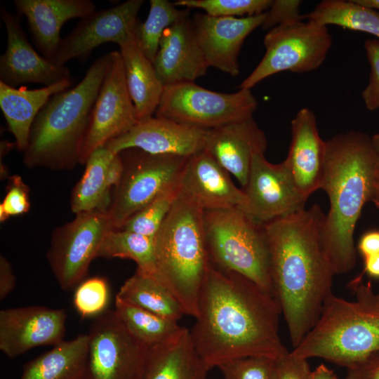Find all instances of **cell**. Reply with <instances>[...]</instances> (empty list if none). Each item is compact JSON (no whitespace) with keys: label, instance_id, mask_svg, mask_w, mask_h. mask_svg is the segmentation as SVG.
I'll return each instance as SVG.
<instances>
[{"label":"cell","instance_id":"cell-25","mask_svg":"<svg viewBox=\"0 0 379 379\" xmlns=\"http://www.w3.org/2000/svg\"><path fill=\"white\" fill-rule=\"evenodd\" d=\"M119 46L128 91L140 121L155 114L164 86L157 74L152 62L140 48L136 32Z\"/></svg>","mask_w":379,"mask_h":379},{"label":"cell","instance_id":"cell-22","mask_svg":"<svg viewBox=\"0 0 379 379\" xmlns=\"http://www.w3.org/2000/svg\"><path fill=\"white\" fill-rule=\"evenodd\" d=\"M152 63L164 86L194 82L206 73L208 66L189 16L164 31Z\"/></svg>","mask_w":379,"mask_h":379},{"label":"cell","instance_id":"cell-7","mask_svg":"<svg viewBox=\"0 0 379 379\" xmlns=\"http://www.w3.org/2000/svg\"><path fill=\"white\" fill-rule=\"evenodd\" d=\"M203 220L209 262L249 279L274 298L263 224L237 208L204 211Z\"/></svg>","mask_w":379,"mask_h":379},{"label":"cell","instance_id":"cell-32","mask_svg":"<svg viewBox=\"0 0 379 379\" xmlns=\"http://www.w3.org/2000/svg\"><path fill=\"white\" fill-rule=\"evenodd\" d=\"M114 311L127 330L149 347L169 341L183 328L178 321L135 306L118 296L115 298Z\"/></svg>","mask_w":379,"mask_h":379},{"label":"cell","instance_id":"cell-42","mask_svg":"<svg viewBox=\"0 0 379 379\" xmlns=\"http://www.w3.org/2000/svg\"><path fill=\"white\" fill-rule=\"evenodd\" d=\"M311 370L307 359L290 352L277 359L276 379H310Z\"/></svg>","mask_w":379,"mask_h":379},{"label":"cell","instance_id":"cell-24","mask_svg":"<svg viewBox=\"0 0 379 379\" xmlns=\"http://www.w3.org/2000/svg\"><path fill=\"white\" fill-rule=\"evenodd\" d=\"M291 140L286 159L297 189L305 198L320 189L326 142L319 135L314 112L300 109L291 124Z\"/></svg>","mask_w":379,"mask_h":379},{"label":"cell","instance_id":"cell-3","mask_svg":"<svg viewBox=\"0 0 379 379\" xmlns=\"http://www.w3.org/2000/svg\"><path fill=\"white\" fill-rule=\"evenodd\" d=\"M326 142L320 189L327 194L321 241L334 274L351 271L357 262L354 232L364 206L371 201L379 160L371 137L361 131L340 133Z\"/></svg>","mask_w":379,"mask_h":379},{"label":"cell","instance_id":"cell-45","mask_svg":"<svg viewBox=\"0 0 379 379\" xmlns=\"http://www.w3.org/2000/svg\"><path fill=\"white\" fill-rule=\"evenodd\" d=\"M357 249L363 258L379 253V230L365 232L358 242Z\"/></svg>","mask_w":379,"mask_h":379},{"label":"cell","instance_id":"cell-29","mask_svg":"<svg viewBox=\"0 0 379 379\" xmlns=\"http://www.w3.org/2000/svg\"><path fill=\"white\" fill-rule=\"evenodd\" d=\"M114 155L105 146L90 154L83 175L72 192L70 207L73 213L108 211L112 197L107 187V173Z\"/></svg>","mask_w":379,"mask_h":379},{"label":"cell","instance_id":"cell-20","mask_svg":"<svg viewBox=\"0 0 379 379\" xmlns=\"http://www.w3.org/2000/svg\"><path fill=\"white\" fill-rule=\"evenodd\" d=\"M206 130L151 117L104 146L114 154L136 148L154 154L190 157L204 150Z\"/></svg>","mask_w":379,"mask_h":379},{"label":"cell","instance_id":"cell-4","mask_svg":"<svg viewBox=\"0 0 379 379\" xmlns=\"http://www.w3.org/2000/svg\"><path fill=\"white\" fill-rule=\"evenodd\" d=\"M112 53L97 58L73 88L52 95L37 114L23 156L28 168L71 169L80 164L92 109Z\"/></svg>","mask_w":379,"mask_h":379},{"label":"cell","instance_id":"cell-50","mask_svg":"<svg viewBox=\"0 0 379 379\" xmlns=\"http://www.w3.org/2000/svg\"><path fill=\"white\" fill-rule=\"evenodd\" d=\"M371 201L379 208V173L378 174Z\"/></svg>","mask_w":379,"mask_h":379},{"label":"cell","instance_id":"cell-8","mask_svg":"<svg viewBox=\"0 0 379 379\" xmlns=\"http://www.w3.org/2000/svg\"><path fill=\"white\" fill-rule=\"evenodd\" d=\"M263 43V58L240 88L251 89L279 72L303 73L317 69L326 58L332 37L327 26L310 20H296L268 30Z\"/></svg>","mask_w":379,"mask_h":379},{"label":"cell","instance_id":"cell-13","mask_svg":"<svg viewBox=\"0 0 379 379\" xmlns=\"http://www.w3.org/2000/svg\"><path fill=\"white\" fill-rule=\"evenodd\" d=\"M112 53V61L97 95L82 144V164L94 150L126 133L138 122L128 91L121 55L117 51Z\"/></svg>","mask_w":379,"mask_h":379},{"label":"cell","instance_id":"cell-1","mask_svg":"<svg viewBox=\"0 0 379 379\" xmlns=\"http://www.w3.org/2000/svg\"><path fill=\"white\" fill-rule=\"evenodd\" d=\"M281 314L277 300L253 281L209 262L191 340L208 371L237 358L278 359L289 352L279 334Z\"/></svg>","mask_w":379,"mask_h":379},{"label":"cell","instance_id":"cell-51","mask_svg":"<svg viewBox=\"0 0 379 379\" xmlns=\"http://www.w3.org/2000/svg\"><path fill=\"white\" fill-rule=\"evenodd\" d=\"M373 149L379 160V133L371 137Z\"/></svg>","mask_w":379,"mask_h":379},{"label":"cell","instance_id":"cell-6","mask_svg":"<svg viewBox=\"0 0 379 379\" xmlns=\"http://www.w3.org/2000/svg\"><path fill=\"white\" fill-rule=\"evenodd\" d=\"M204 211L178 194L154 237L157 279L182 306L196 317L200 290L209 264Z\"/></svg>","mask_w":379,"mask_h":379},{"label":"cell","instance_id":"cell-40","mask_svg":"<svg viewBox=\"0 0 379 379\" xmlns=\"http://www.w3.org/2000/svg\"><path fill=\"white\" fill-rule=\"evenodd\" d=\"M364 49L369 64V77L361 98L366 108L374 111L379 109V40H366Z\"/></svg>","mask_w":379,"mask_h":379},{"label":"cell","instance_id":"cell-41","mask_svg":"<svg viewBox=\"0 0 379 379\" xmlns=\"http://www.w3.org/2000/svg\"><path fill=\"white\" fill-rule=\"evenodd\" d=\"M299 0H274L268 11L262 25L265 30H270L279 25L296 20H304L300 13Z\"/></svg>","mask_w":379,"mask_h":379},{"label":"cell","instance_id":"cell-12","mask_svg":"<svg viewBox=\"0 0 379 379\" xmlns=\"http://www.w3.org/2000/svg\"><path fill=\"white\" fill-rule=\"evenodd\" d=\"M76 215L54 230L46 255L59 286L66 291L83 281L105 234L114 230L107 212Z\"/></svg>","mask_w":379,"mask_h":379},{"label":"cell","instance_id":"cell-21","mask_svg":"<svg viewBox=\"0 0 379 379\" xmlns=\"http://www.w3.org/2000/svg\"><path fill=\"white\" fill-rule=\"evenodd\" d=\"M267 147L264 131L250 117L207 129L204 151L234 176L244 189L253 156L264 154Z\"/></svg>","mask_w":379,"mask_h":379},{"label":"cell","instance_id":"cell-2","mask_svg":"<svg viewBox=\"0 0 379 379\" xmlns=\"http://www.w3.org/2000/svg\"><path fill=\"white\" fill-rule=\"evenodd\" d=\"M325 215L315 204L263 224L274 295L293 348L315 325L325 300L333 293L335 274L321 241Z\"/></svg>","mask_w":379,"mask_h":379},{"label":"cell","instance_id":"cell-9","mask_svg":"<svg viewBox=\"0 0 379 379\" xmlns=\"http://www.w3.org/2000/svg\"><path fill=\"white\" fill-rule=\"evenodd\" d=\"M257 107L251 89L220 93L187 82L164 86L155 117L211 129L253 117Z\"/></svg>","mask_w":379,"mask_h":379},{"label":"cell","instance_id":"cell-43","mask_svg":"<svg viewBox=\"0 0 379 379\" xmlns=\"http://www.w3.org/2000/svg\"><path fill=\"white\" fill-rule=\"evenodd\" d=\"M345 379H379V351L347 368Z\"/></svg>","mask_w":379,"mask_h":379},{"label":"cell","instance_id":"cell-46","mask_svg":"<svg viewBox=\"0 0 379 379\" xmlns=\"http://www.w3.org/2000/svg\"><path fill=\"white\" fill-rule=\"evenodd\" d=\"M124 170L123 159L120 154L114 155L112 159L107 173V187L111 192L112 189H116L119 185Z\"/></svg>","mask_w":379,"mask_h":379},{"label":"cell","instance_id":"cell-49","mask_svg":"<svg viewBox=\"0 0 379 379\" xmlns=\"http://www.w3.org/2000/svg\"><path fill=\"white\" fill-rule=\"evenodd\" d=\"M357 3L379 11V0H355Z\"/></svg>","mask_w":379,"mask_h":379},{"label":"cell","instance_id":"cell-30","mask_svg":"<svg viewBox=\"0 0 379 379\" xmlns=\"http://www.w3.org/2000/svg\"><path fill=\"white\" fill-rule=\"evenodd\" d=\"M117 296L172 321L178 322L185 315L179 302L161 282L137 270L124 281Z\"/></svg>","mask_w":379,"mask_h":379},{"label":"cell","instance_id":"cell-10","mask_svg":"<svg viewBox=\"0 0 379 379\" xmlns=\"http://www.w3.org/2000/svg\"><path fill=\"white\" fill-rule=\"evenodd\" d=\"M124 170L107 211L114 230L163 192L177 185L189 157L154 154L136 148L121 152Z\"/></svg>","mask_w":379,"mask_h":379},{"label":"cell","instance_id":"cell-16","mask_svg":"<svg viewBox=\"0 0 379 379\" xmlns=\"http://www.w3.org/2000/svg\"><path fill=\"white\" fill-rule=\"evenodd\" d=\"M65 309L27 306L0 311V350L15 358L44 345H56L66 331Z\"/></svg>","mask_w":379,"mask_h":379},{"label":"cell","instance_id":"cell-11","mask_svg":"<svg viewBox=\"0 0 379 379\" xmlns=\"http://www.w3.org/2000/svg\"><path fill=\"white\" fill-rule=\"evenodd\" d=\"M88 358L81 379H143L150 347L135 338L114 310L91 324Z\"/></svg>","mask_w":379,"mask_h":379},{"label":"cell","instance_id":"cell-23","mask_svg":"<svg viewBox=\"0 0 379 379\" xmlns=\"http://www.w3.org/2000/svg\"><path fill=\"white\" fill-rule=\"evenodd\" d=\"M14 4L17 14L26 18L38 50L54 63L62 40L60 32L63 24L95 11L90 0H15Z\"/></svg>","mask_w":379,"mask_h":379},{"label":"cell","instance_id":"cell-48","mask_svg":"<svg viewBox=\"0 0 379 379\" xmlns=\"http://www.w3.org/2000/svg\"><path fill=\"white\" fill-rule=\"evenodd\" d=\"M310 379H339L335 373L324 364L319 365L311 371Z\"/></svg>","mask_w":379,"mask_h":379},{"label":"cell","instance_id":"cell-26","mask_svg":"<svg viewBox=\"0 0 379 379\" xmlns=\"http://www.w3.org/2000/svg\"><path fill=\"white\" fill-rule=\"evenodd\" d=\"M72 84V79H68L51 86L28 90L25 86L17 88L0 82V107L18 150H25L32 125L49 98L68 89Z\"/></svg>","mask_w":379,"mask_h":379},{"label":"cell","instance_id":"cell-47","mask_svg":"<svg viewBox=\"0 0 379 379\" xmlns=\"http://www.w3.org/2000/svg\"><path fill=\"white\" fill-rule=\"evenodd\" d=\"M364 270L361 274L379 279V253L364 258Z\"/></svg>","mask_w":379,"mask_h":379},{"label":"cell","instance_id":"cell-15","mask_svg":"<svg viewBox=\"0 0 379 379\" xmlns=\"http://www.w3.org/2000/svg\"><path fill=\"white\" fill-rule=\"evenodd\" d=\"M143 3V0H128L82 18L62 39L55 63L65 65L74 58L83 61L93 49L105 43L119 45L136 32L140 22L138 13Z\"/></svg>","mask_w":379,"mask_h":379},{"label":"cell","instance_id":"cell-5","mask_svg":"<svg viewBox=\"0 0 379 379\" xmlns=\"http://www.w3.org/2000/svg\"><path fill=\"white\" fill-rule=\"evenodd\" d=\"M363 275L347 285L354 300L333 293L326 298L317 323L292 355L321 358L347 368L379 351V291L371 281L363 283Z\"/></svg>","mask_w":379,"mask_h":379},{"label":"cell","instance_id":"cell-36","mask_svg":"<svg viewBox=\"0 0 379 379\" xmlns=\"http://www.w3.org/2000/svg\"><path fill=\"white\" fill-rule=\"evenodd\" d=\"M272 0H178L175 6L185 8H201L213 17H248L268 11Z\"/></svg>","mask_w":379,"mask_h":379},{"label":"cell","instance_id":"cell-33","mask_svg":"<svg viewBox=\"0 0 379 379\" xmlns=\"http://www.w3.org/2000/svg\"><path fill=\"white\" fill-rule=\"evenodd\" d=\"M97 258L132 260L137 264V271L157 279L154 237L124 230H111L105 234Z\"/></svg>","mask_w":379,"mask_h":379},{"label":"cell","instance_id":"cell-44","mask_svg":"<svg viewBox=\"0 0 379 379\" xmlns=\"http://www.w3.org/2000/svg\"><path fill=\"white\" fill-rule=\"evenodd\" d=\"M15 277L11 263L5 256H0V300H4L15 287Z\"/></svg>","mask_w":379,"mask_h":379},{"label":"cell","instance_id":"cell-28","mask_svg":"<svg viewBox=\"0 0 379 379\" xmlns=\"http://www.w3.org/2000/svg\"><path fill=\"white\" fill-rule=\"evenodd\" d=\"M89 337L62 340L24 364L20 379H81L88 358Z\"/></svg>","mask_w":379,"mask_h":379},{"label":"cell","instance_id":"cell-17","mask_svg":"<svg viewBox=\"0 0 379 379\" xmlns=\"http://www.w3.org/2000/svg\"><path fill=\"white\" fill-rule=\"evenodd\" d=\"M179 194L203 211L237 208L244 211V191L230 174L205 151L190 156L178 180Z\"/></svg>","mask_w":379,"mask_h":379},{"label":"cell","instance_id":"cell-19","mask_svg":"<svg viewBox=\"0 0 379 379\" xmlns=\"http://www.w3.org/2000/svg\"><path fill=\"white\" fill-rule=\"evenodd\" d=\"M266 12L243 18L213 17L197 13L193 30L207 65L236 77L239 73L238 56L246 38L261 27Z\"/></svg>","mask_w":379,"mask_h":379},{"label":"cell","instance_id":"cell-31","mask_svg":"<svg viewBox=\"0 0 379 379\" xmlns=\"http://www.w3.org/2000/svg\"><path fill=\"white\" fill-rule=\"evenodd\" d=\"M302 16L304 20L325 26L333 25L367 33L379 40V11L355 0H324Z\"/></svg>","mask_w":379,"mask_h":379},{"label":"cell","instance_id":"cell-14","mask_svg":"<svg viewBox=\"0 0 379 379\" xmlns=\"http://www.w3.org/2000/svg\"><path fill=\"white\" fill-rule=\"evenodd\" d=\"M242 190L248 200L244 212L260 224L305 208L307 200L296 187L288 159L273 164L262 153L253 156Z\"/></svg>","mask_w":379,"mask_h":379},{"label":"cell","instance_id":"cell-39","mask_svg":"<svg viewBox=\"0 0 379 379\" xmlns=\"http://www.w3.org/2000/svg\"><path fill=\"white\" fill-rule=\"evenodd\" d=\"M29 188L20 175L9 178L6 196L0 204V220L27 213L30 208Z\"/></svg>","mask_w":379,"mask_h":379},{"label":"cell","instance_id":"cell-35","mask_svg":"<svg viewBox=\"0 0 379 379\" xmlns=\"http://www.w3.org/2000/svg\"><path fill=\"white\" fill-rule=\"evenodd\" d=\"M178 194L177 183L131 216L119 230L154 237L171 210Z\"/></svg>","mask_w":379,"mask_h":379},{"label":"cell","instance_id":"cell-27","mask_svg":"<svg viewBox=\"0 0 379 379\" xmlns=\"http://www.w3.org/2000/svg\"><path fill=\"white\" fill-rule=\"evenodd\" d=\"M208 372L183 327L169 341L150 347L143 379H208Z\"/></svg>","mask_w":379,"mask_h":379},{"label":"cell","instance_id":"cell-38","mask_svg":"<svg viewBox=\"0 0 379 379\" xmlns=\"http://www.w3.org/2000/svg\"><path fill=\"white\" fill-rule=\"evenodd\" d=\"M277 359L251 356L237 358L220 364L224 379H276Z\"/></svg>","mask_w":379,"mask_h":379},{"label":"cell","instance_id":"cell-18","mask_svg":"<svg viewBox=\"0 0 379 379\" xmlns=\"http://www.w3.org/2000/svg\"><path fill=\"white\" fill-rule=\"evenodd\" d=\"M1 17L6 29L7 46L0 57V82L12 87L26 83L48 86L71 79L65 65L52 62L34 50L21 27L18 14L1 7Z\"/></svg>","mask_w":379,"mask_h":379},{"label":"cell","instance_id":"cell-34","mask_svg":"<svg viewBox=\"0 0 379 379\" xmlns=\"http://www.w3.org/2000/svg\"><path fill=\"white\" fill-rule=\"evenodd\" d=\"M149 4L146 20L138 25L136 37L142 52L153 62L164 31L189 16L190 11L179 9L168 0H150Z\"/></svg>","mask_w":379,"mask_h":379},{"label":"cell","instance_id":"cell-37","mask_svg":"<svg viewBox=\"0 0 379 379\" xmlns=\"http://www.w3.org/2000/svg\"><path fill=\"white\" fill-rule=\"evenodd\" d=\"M109 298L107 280L103 277H94L82 281L77 286L73 303L83 318L95 317L106 311Z\"/></svg>","mask_w":379,"mask_h":379}]
</instances>
